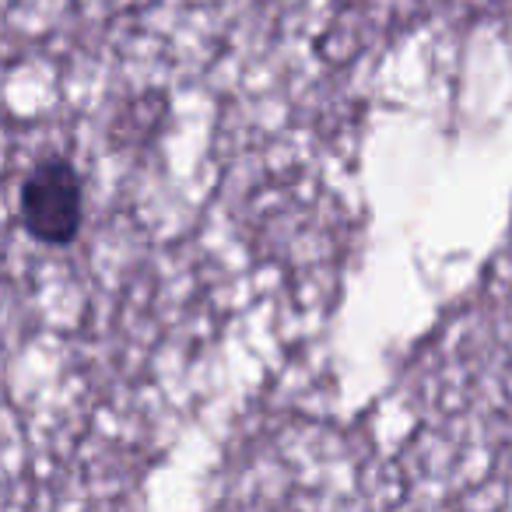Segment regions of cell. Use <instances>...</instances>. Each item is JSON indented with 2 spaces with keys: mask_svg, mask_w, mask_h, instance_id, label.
Instances as JSON below:
<instances>
[{
  "mask_svg": "<svg viewBox=\"0 0 512 512\" xmlns=\"http://www.w3.org/2000/svg\"><path fill=\"white\" fill-rule=\"evenodd\" d=\"M18 225L39 246H71L88 221V183L71 155L50 151L18 183Z\"/></svg>",
  "mask_w": 512,
  "mask_h": 512,
  "instance_id": "obj_1",
  "label": "cell"
}]
</instances>
